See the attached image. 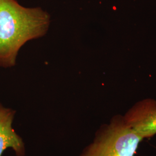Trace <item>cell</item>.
Segmentation results:
<instances>
[{
	"label": "cell",
	"instance_id": "6da1fadb",
	"mask_svg": "<svg viewBox=\"0 0 156 156\" xmlns=\"http://www.w3.org/2000/svg\"><path fill=\"white\" fill-rule=\"evenodd\" d=\"M50 24V15L40 7L27 8L16 0H0V67H14L23 46L44 37Z\"/></svg>",
	"mask_w": 156,
	"mask_h": 156
},
{
	"label": "cell",
	"instance_id": "7a4b0ae2",
	"mask_svg": "<svg viewBox=\"0 0 156 156\" xmlns=\"http://www.w3.org/2000/svg\"><path fill=\"white\" fill-rule=\"evenodd\" d=\"M143 139L130 128L123 116L116 115L103 124L93 141L79 156H134Z\"/></svg>",
	"mask_w": 156,
	"mask_h": 156
},
{
	"label": "cell",
	"instance_id": "3957f363",
	"mask_svg": "<svg viewBox=\"0 0 156 156\" xmlns=\"http://www.w3.org/2000/svg\"><path fill=\"white\" fill-rule=\"evenodd\" d=\"M128 126L144 140L156 134V100L140 101L123 116Z\"/></svg>",
	"mask_w": 156,
	"mask_h": 156
},
{
	"label": "cell",
	"instance_id": "277c9868",
	"mask_svg": "<svg viewBox=\"0 0 156 156\" xmlns=\"http://www.w3.org/2000/svg\"><path fill=\"white\" fill-rule=\"evenodd\" d=\"M16 111L6 108L0 102V156L11 148L16 156H25L26 146L22 138L12 127Z\"/></svg>",
	"mask_w": 156,
	"mask_h": 156
}]
</instances>
